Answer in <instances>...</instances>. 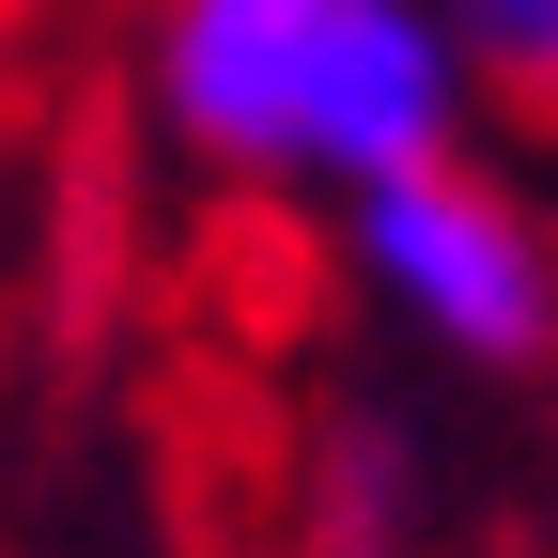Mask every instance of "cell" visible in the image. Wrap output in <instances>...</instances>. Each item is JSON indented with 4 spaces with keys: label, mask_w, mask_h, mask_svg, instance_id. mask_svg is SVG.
<instances>
[{
    "label": "cell",
    "mask_w": 558,
    "mask_h": 558,
    "mask_svg": "<svg viewBox=\"0 0 558 558\" xmlns=\"http://www.w3.org/2000/svg\"><path fill=\"white\" fill-rule=\"evenodd\" d=\"M357 248H373V279H388V311H403L418 341H450V357H481V373H527L543 341H558V264H543V233L512 218L497 186H465L450 156L357 186Z\"/></svg>",
    "instance_id": "2"
},
{
    "label": "cell",
    "mask_w": 558,
    "mask_h": 558,
    "mask_svg": "<svg viewBox=\"0 0 558 558\" xmlns=\"http://www.w3.org/2000/svg\"><path fill=\"white\" fill-rule=\"evenodd\" d=\"M156 109L233 171L279 186H388L450 156L465 62L435 0H171L156 16Z\"/></svg>",
    "instance_id": "1"
},
{
    "label": "cell",
    "mask_w": 558,
    "mask_h": 558,
    "mask_svg": "<svg viewBox=\"0 0 558 558\" xmlns=\"http://www.w3.org/2000/svg\"><path fill=\"white\" fill-rule=\"evenodd\" d=\"M435 32L465 78H497L527 109H558V0H435Z\"/></svg>",
    "instance_id": "3"
}]
</instances>
